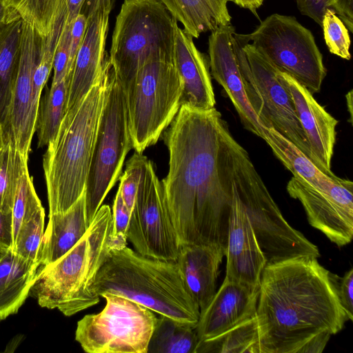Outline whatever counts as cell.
I'll list each match as a JSON object with an SVG mask.
<instances>
[{
  "mask_svg": "<svg viewBox=\"0 0 353 353\" xmlns=\"http://www.w3.org/2000/svg\"><path fill=\"white\" fill-rule=\"evenodd\" d=\"M42 207L28 170L20 178L12 209V243L23 223Z\"/></svg>",
  "mask_w": 353,
  "mask_h": 353,
  "instance_id": "cell-35",
  "label": "cell"
},
{
  "mask_svg": "<svg viewBox=\"0 0 353 353\" xmlns=\"http://www.w3.org/2000/svg\"><path fill=\"white\" fill-rule=\"evenodd\" d=\"M61 0H3L23 21L30 25L42 37L50 32Z\"/></svg>",
  "mask_w": 353,
  "mask_h": 353,
  "instance_id": "cell-33",
  "label": "cell"
},
{
  "mask_svg": "<svg viewBox=\"0 0 353 353\" xmlns=\"http://www.w3.org/2000/svg\"><path fill=\"white\" fill-rule=\"evenodd\" d=\"M198 343L195 327L158 315L148 353H194Z\"/></svg>",
  "mask_w": 353,
  "mask_h": 353,
  "instance_id": "cell-29",
  "label": "cell"
},
{
  "mask_svg": "<svg viewBox=\"0 0 353 353\" xmlns=\"http://www.w3.org/2000/svg\"><path fill=\"white\" fill-rule=\"evenodd\" d=\"M148 160L147 157L143 153L135 152L126 162L124 173L120 178L118 190L131 212L137 196L141 175Z\"/></svg>",
  "mask_w": 353,
  "mask_h": 353,
  "instance_id": "cell-37",
  "label": "cell"
},
{
  "mask_svg": "<svg viewBox=\"0 0 353 353\" xmlns=\"http://www.w3.org/2000/svg\"><path fill=\"white\" fill-rule=\"evenodd\" d=\"M89 225L85 190L66 211L48 215L38 268L49 265L67 253L83 237Z\"/></svg>",
  "mask_w": 353,
  "mask_h": 353,
  "instance_id": "cell-24",
  "label": "cell"
},
{
  "mask_svg": "<svg viewBox=\"0 0 353 353\" xmlns=\"http://www.w3.org/2000/svg\"><path fill=\"white\" fill-rule=\"evenodd\" d=\"M132 148L125 94L111 65L105 101L85 185L89 223L119 179L125 158Z\"/></svg>",
  "mask_w": 353,
  "mask_h": 353,
  "instance_id": "cell-11",
  "label": "cell"
},
{
  "mask_svg": "<svg viewBox=\"0 0 353 353\" xmlns=\"http://www.w3.org/2000/svg\"><path fill=\"white\" fill-rule=\"evenodd\" d=\"M67 8L66 23H72L75 18L82 13L85 0H65Z\"/></svg>",
  "mask_w": 353,
  "mask_h": 353,
  "instance_id": "cell-47",
  "label": "cell"
},
{
  "mask_svg": "<svg viewBox=\"0 0 353 353\" xmlns=\"http://www.w3.org/2000/svg\"><path fill=\"white\" fill-rule=\"evenodd\" d=\"M234 27L230 24L211 31L208 58L211 74L224 88L244 128L263 139V128L247 97V80L233 43Z\"/></svg>",
  "mask_w": 353,
  "mask_h": 353,
  "instance_id": "cell-15",
  "label": "cell"
},
{
  "mask_svg": "<svg viewBox=\"0 0 353 353\" xmlns=\"http://www.w3.org/2000/svg\"><path fill=\"white\" fill-rule=\"evenodd\" d=\"M111 63L106 54L99 77L74 108L68 111L43 158L49 214L70 208L85 190L105 101Z\"/></svg>",
  "mask_w": 353,
  "mask_h": 353,
  "instance_id": "cell-3",
  "label": "cell"
},
{
  "mask_svg": "<svg viewBox=\"0 0 353 353\" xmlns=\"http://www.w3.org/2000/svg\"><path fill=\"white\" fill-rule=\"evenodd\" d=\"M242 8L248 9L256 17V10L263 4L264 0H230Z\"/></svg>",
  "mask_w": 353,
  "mask_h": 353,
  "instance_id": "cell-49",
  "label": "cell"
},
{
  "mask_svg": "<svg viewBox=\"0 0 353 353\" xmlns=\"http://www.w3.org/2000/svg\"><path fill=\"white\" fill-rule=\"evenodd\" d=\"M116 0H85L82 11L88 19L97 14L110 15Z\"/></svg>",
  "mask_w": 353,
  "mask_h": 353,
  "instance_id": "cell-44",
  "label": "cell"
},
{
  "mask_svg": "<svg viewBox=\"0 0 353 353\" xmlns=\"http://www.w3.org/2000/svg\"><path fill=\"white\" fill-rule=\"evenodd\" d=\"M234 39L243 49L263 103L261 126L273 128L310 159L307 138L296 116L292 97L278 75L279 69L252 44H243Z\"/></svg>",
  "mask_w": 353,
  "mask_h": 353,
  "instance_id": "cell-14",
  "label": "cell"
},
{
  "mask_svg": "<svg viewBox=\"0 0 353 353\" xmlns=\"http://www.w3.org/2000/svg\"><path fill=\"white\" fill-rule=\"evenodd\" d=\"M183 30L193 38L219 27L232 24L230 0H159Z\"/></svg>",
  "mask_w": 353,
  "mask_h": 353,
  "instance_id": "cell-26",
  "label": "cell"
},
{
  "mask_svg": "<svg viewBox=\"0 0 353 353\" xmlns=\"http://www.w3.org/2000/svg\"><path fill=\"white\" fill-rule=\"evenodd\" d=\"M92 289L100 297L121 295L193 327L199 319V308L176 261L148 257L127 246L110 251Z\"/></svg>",
  "mask_w": 353,
  "mask_h": 353,
  "instance_id": "cell-4",
  "label": "cell"
},
{
  "mask_svg": "<svg viewBox=\"0 0 353 353\" xmlns=\"http://www.w3.org/2000/svg\"><path fill=\"white\" fill-rule=\"evenodd\" d=\"M232 153V190L248 216L266 263L320 257L318 247L284 219L248 152L235 139Z\"/></svg>",
  "mask_w": 353,
  "mask_h": 353,
  "instance_id": "cell-7",
  "label": "cell"
},
{
  "mask_svg": "<svg viewBox=\"0 0 353 353\" xmlns=\"http://www.w3.org/2000/svg\"><path fill=\"white\" fill-rule=\"evenodd\" d=\"M72 23L64 26L61 35L59 40L53 62L54 74L51 85H54L69 73L68 65L70 57V45Z\"/></svg>",
  "mask_w": 353,
  "mask_h": 353,
  "instance_id": "cell-39",
  "label": "cell"
},
{
  "mask_svg": "<svg viewBox=\"0 0 353 353\" xmlns=\"http://www.w3.org/2000/svg\"><path fill=\"white\" fill-rule=\"evenodd\" d=\"M321 26L330 52L342 59L350 60L351 42L349 30L333 10H325Z\"/></svg>",
  "mask_w": 353,
  "mask_h": 353,
  "instance_id": "cell-36",
  "label": "cell"
},
{
  "mask_svg": "<svg viewBox=\"0 0 353 353\" xmlns=\"http://www.w3.org/2000/svg\"><path fill=\"white\" fill-rule=\"evenodd\" d=\"M39 265L8 248L0 259V321L17 313L30 294Z\"/></svg>",
  "mask_w": 353,
  "mask_h": 353,
  "instance_id": "cell-25",
  "label": "cell"
},
{
  "mask_svg": "<svg viewBox=\"0 0 353 353\" xmlns=\"http://www.w3.org/2000/svg\"><path fill=\"white\" fill-rule=\"evenodd\" d=\"M1 145V130H0V146Z\"/></svg>",
  "mask_w": 353,
  "mask_h": 353,
  "instance_id": "cell-51",
  "label": "cell"
},
{
  "mask_svg": "<svg viewBox=\"0 0 353 353\" xmlns=\"http://www.w3.org/2000/svg\"><path fill=\"white\" fill-rule=\"evenodd\" d=\"M108 25L109 15L97 14L88 19L74 61L65 113L79 104L102 72Z\"/></svg>",
  "mask_w": 353,
  "mask_h": 353,
  "instance_id": "cell-21",
  "label": "cell"
},
{
  "mask_svg": "<svg viewBox=\"0 0 353 353\" xmlns=\"http://www.w3.org/2000/svg\"><path fill=\"white\" fill-rule=\"evenodd\" d=\"M23 20H15L0 32V130L11 104L19 70Z\"/></svg>",
  "mask_w": 353,
  "mask_h": 353,
  "instance_id": "cell-27",
  "label": "cell"
},
{
  "mask_svg": "<svg viewBox=\"0 0 353 353\" xmlns=\"http://www.w3.org/2000/svg\"><path fill=\"white\" fill-rule=\"evenodd\" d=\"M341 303L348 320H353V269L347 271L338 286Z\"/></svg>",
  "mask_w": 353,
  "mask_h": 353,
  "instance_id": "cell-41",
  "label": "cell"
},
{
  "mask_svg": "<svg viewBox=\"0 0 353 353\" xmlns=\"http://www.w3.org/2000/svg\"><path fill=\"white\" fill-rule=\"evenodd\" d=\"M289 195L302 204L309 223L339 247L353 237L352 192L333 194L317 190L292 177L287 185Z\"/></svg>",
  "mask_w": 353,
  "mask_h": 353,
  "instance_id": "cell-16",
  "label": "cell"
},
{
  "mask_svg": "<svg viewBox=\"0 0 353 353\" xmlns=\"http://www.w3.org/2000/svg\"><path fill=\"white\" fill-rule=\"evenodd\" d=\"M263 128V139L274 155L289 170L293 176L313 188L329 194H344L353 190L348 179H333L323 173L303 152L273 128Z\"/></svg>",
  "mask_w": 353,
  "mask_h": 353,
  "instance_id": "cell-23",
  "label": "cell"
},
{
  "mask_svg": "<svg viewBox=\"0 0 353 353\" xmlns=\"http://www.w3.org/2000/svg\"><path fill=\"white\" fill-rule=\"evenodd\" d=\"M169 170L161 181L181 246L211 245L226 250L232 204V144L215 108L181 105L164 130Z\"/></svg>",
  "mask_w": 353,
  "mask_h": 353,
  "instance_id": "cell-1",
  "label": "cell"
},
{
  "mask_svg": "<svg viewBox=\"0 0 353 353\" xmlns=\"http://www.w3.org/2000/svg\"><path fill=\"white\" fill-rule=\"evenodd\" d=\"M177 21L159 0H125L117 16L109 59L125 91L150 60L174 61Z\"/></svg>",
  "mask_w": 353,
  "mask_h": 353,
  "instance_id": "cell-6",
  "label": "cell"
},
{
  "mask_svg": "<svg viewBox=\"0 0 353 353\" xmlns=\"http://www.w3.org/2000/svg\"><path fill=\"white\" fill-rule=\"evenodd\" d=\"M44 223L45 210L42 207L23 223L10 250L23 259L39 265Z\"/></svg>",
  "mask_w": 353,
  "mask_h": 353,
  "instance_id": "cell-34",
  "label": "cell"
},
{
  "mask_svg": "<svg viewBox=\"0 0 353 353\" xmlns=\"http://www.w3.org/2000/svg\"><path fill=\"white\" fill-rule=\"evenodd\" d=\"M112 210L101 205L79 242L56 261L38 268L29 295L66 316L97 305L95 277L112 249Z\"/></svg>",
  "mask_w": 353,
  "mask_h": 353,
  "instance_id": "cell-5",
  "label": "cell"
},
{
  "mask_svg": "<svg viewBox=\"0 0 353 353\" xmlns=\"http://www.w3.org/2000/svg\"><path fill=\"white\" fill-rule=\"evenodd\" d=\"M10 248L5 247L0 244V259Z\"/></svg>",
  "mask_w": 353,
  "mask_h": 353,
  "instance_id": "cell-50",
  "label": "cell"
},
{
  "mask_svg": "<svg viewBox=\"0 0 353 353\" xmlns=\"http://www.w3.org/2000/svg\"><path fill=\"white\" fill-rule=\"evenodd\" d=\"M183 83L174 61L150 60L123 91L132 148L154 145L181 107Z\"/></svg>",
  "mask_w": 353,
  "mask_h": 353,
  "instance_id": "cell-8",
  "label": "cell"
},
{
  "mask_svg": "<svg viewBox=\"0 0 353 353\" xmlns=\"http://www.w3.org/2000/svg\"><path fill=\"white\" fill-rule=\"evenodd\" d=\"M299 12L321 26L323 16L330 0H295Z\"/></svg>",
  "mask_w": 353,
  "mask_h": 353,
  "instance_id": "cell-42",
  "label": "cell"
},
{
  "mask_svg": "<svg viewBox=\"0 0 353 353\" xmlns=\"http://www.w3.org/2000/svg\"><path fill=\"white\" fill-rule=\"evenodd\" d=\"M258 327L255 314L223 334L199 341L194 353H257Z\"/></svg>",
  "mask_w": 353,
  "mask_h": 353,
  "instance_id": "cell-30",
  "label": "cell"
},
{
  "mask_svg": "<svg viewBox=\"0 0 353 353\" xmlns=\"http://www.w3.org/2000/svg\"><path fill=\"white\" fill-rule=\"evenodd\" d=\"M259 288L252 290L224 279L214 297L200 312L195 331L199 341L213 339L256 312Z\"/></svg>",
  "mask_w": 353,
  "mask_h": 353,
  "instance_id": "cell-19",
  "label": "cell"
},
{
  "mask_svg": "<svg viewBox=\"0 0 353 353\" xmlns=\"http://www.w3.org/2000/svg\"><path fill=\"white\" fill-rule=\"evenodd\" d=\"M232 192L224 279L254 290L259 288L261 274L267 263L248 216L233 190Z\"/></svg>",
  "mask_w": 353,
  "mask_h": 353,
  "instance_id": "cell-18",
  "label": "cell"
},
{
  "mask_svg": "<svg viewBox=\"0 0 353 353\" xmlns=\"http://www.w3.org/2000/svg\"><path fill=\"white\" fill-rule=\"evenodd\" d=\"M336 278L314 257L267 264L255 312L257 353H299L321 333L339 332L348 318Z\"/></svg>",
  "mask_w": 353,
  "mask_h": 353,
  "instance_id": "cell-2",
  "label": "cell"
},
{
  "mask_svg": "<svg viewBox=\"0 0 353 353\" xmlns=\"http://www.w3.org/2000/svg\"><path fill=\"white\" fill-rule=\"evenodd\" d=\"M353 0H330L328 8L333 10L347 30L353 32Z\"/></svg>",
  "mask_w": 353,
  "mask_h": 353,
  "instance_id": "cell-43",
  "label": "cell"
},
{
  "mask_svg": "<svg viewBox=\"0 0 353 353\" xmlns=\"http://www.w3.org/2000/svg\"><path fill=\"white\" fill-rule=\"evenodd\" d=\"M88 19L83 13H80L73 21L71 27L70 57L68 70L72 72L75 58L83 41Z\"/></svg>",
  "mask_w": 353,
  "mask_h": 353,
  "instance_id": "cell-40",
  "label": "cell"
},
{
  "mask_svg": "<svg viewBox=\"0 0 353 353\" xmlns=\"http://www.w3.org/2000/svg\"><path fill=\"white\" fill-rule=\"evenodd\" d=\"M332 334L323 332L306 343L299 353H320L324 350Z\"/></svg>",
  "mask_w": 353,
  "mask_h": 353,
  "instance_id": "cell-46",
  "label": "cell"
},
{
  "mask_svg": "<svg viewBox=\"0 0 353 353\" xmlns=\"http://www.w3.org/2000/svg\"><path fill=\"white\" fill-rule=\"evenodd\" d=\"M28 157L10 144L0 146V210L12 211L19 182L28 170Z\"/></svg>",
  "mask_w": 353,
  "mask_h": 353,
  "instance_id": "cell-31",
  "label": "cell"
},
{
  "mask_svg": "<svg viewBox=\"0 0 353 353\" xmlns=\"http://www.w3.org/2000/svg\"><path fill=\"white\" fill-rule=\"evenodd\" d=\"M66 18V3L65 0H61L52 27L48 34L43 37L39 61L34 74V94L39 101L53 68L57 46L65 24Z\"/></svg>",
  "mask_w": 353,
  "mask_h": 353,
  "instance_id": "cell-32",
  "label": "cell"
},
{
  "mask_svg": "<svg viewBox=\"0 0 353 353\" xmlns=\"http://www.w3.org/2000/svg\"><path fill=\"white\" fill-rule=\"evenodd\" d=\"M131 212L118 190L112 210L110 242L112 249H121L127 246L128 231Z\"/></svg>",
  "mask_w": 353,
  "mask_h": 353,
  "instance_id": "cell-38",
  "label": "cell"
},
{
  "mask_svg": "<svg viewBox=\"0 0 353 353\" xmlns=\"http://www.w3.org/2000/svg\"><path fill=\"white\" fill-rule=\"evenodd\" d=\"M241 43L252 42L281 72L312 94L320 92L326 76L323 55L312 32L294 17L272 14L250 34H234Z\"/></svg>",
  "mask_w": 353,
  "mask_h": 353,
  "instance_id": "cell-9",
  "label": "cell"
},
{
  "mask_svg": "<svg viewBox=\"0 0 353 353\" xmlns=\"http://www.w3.org/2000/svg\"><path fill=\"white\" fill-rule=\"evenodd\" d=\"M42 39L34 28L23 21L18 74L8 114L1 130V145L10 144L26 157L35 132L39 103L34 94L33 77Z\"/></svg>",
  "mask_w": 353,
  "mask_h": 353,
  "instance_id": "cell-13",
  "label": "cell"
},
{
  "mask_svg": "<svg viewBox=\"0 0 353 353\" xmlns=\"http://www.w3.org/2000/svg\"><path fill=\"white\" fill-rule=\"evenodd\" d=\"M12 211L6 212L0 210V244L11 248L13 236Z\"/></svg>",
  "mask_w": 353,
  "mask_h": 353,
  "instance_id": "cell-45",
  "label": "cell"
},
{
  "mask_svg": "<svg viewBox=\"0 0 353 353\" xmlns=\"http://www.w3.org/2000/svg\"><path fill=\"white\" fill-rule=\"evenodd\" d=\"M128 240L135 251L148 257L176 261L179 253L180 245L163 186L149 159L141 175L131 212Z\"/></svg>",
  "mask_w": 353,
  "mask_h": 353,
  "instance_id": "cell-12",
  "label": "cell"
},
{
  "mask_svg": "<svg viewBox=\"0 0 353 353\" xmlns=\"http://www.w3.org/2000/svg\"><path fill=\"white\" fill-rule=\"evenodd\" d=\"M174 62L183 83L181 105L199 110L214 108L209 58L197 49L193 37L178 24L175 28Z\"/></svg>",
  "mask_w": 353,
  "mask_h": 353,
  "instance_id": "cell-20",
  "label": "cell"
},
{
  "mask_svg": "<svg viewBox=\"0 0 353 353\" xmlns=\"http://www.w3.org/2000/svg\"><path fill=\"white\" fill-rule=\"evenodd\" d=\"M106 303L97 314L77 323L75 340L89 353H148L157 316L125 296L107 293Z\"/></svg>",
  "mask_w": 353,
  "mask_h": 353,
  "instance_id": "cell-10",
  "label": "cell"
},
{
  "mask_svg": "<svg viewBox=\"0 0 353 353\" xmlns=\"http://www.w3.org/2000/svg\"><path fill=\"white\" fill-rule=\"evenodd\" d=\"M225 250L211 245L180 247L176 259L180 271L200 312L216 293V281Z\"/></svg>",
  "mask_w": 353,
  "mask_h": 353,
  "instance_id": "cell-22",
  "label": "cell"
},
{
  "mask_svg": "<svg viewBox=\"0 0 353 353\" xmlns=\"http://www.w3.org/2000/svg\"><path fill=\"white\" fill-rule=\"evenodd\" d=\"M72 73L59 83L45 86L37 112L35 132L39 148L47 146L57 135L65 114L66 103Z\"/></svg>",
  "mask_w": 353,
  "mask_h": 353,
  "instance_id": "cell-28",
  "label": "cell"
},
{
  "mask_svg": "<svg viewBox=\"0 0 353 353\" xmlns=\"http://www.w3.org/2000/svg\"><path fill=\"white\" fill-rule=\"evenodd\" d=\"M278 75L292 97L296 116L307 140L310 159L325 174L338 178L331 170L338 121L294 78L279 70Z\"/></svg>",
  "mask_w": 353,
  "mask_h": 353,
  "instance_id": "cell-17",
  "label": "cell"
},
{
  "mask_svg": "<svg viewBox=\"0 0 353 353\" xmlns=\"http://www.w3.org/2000/svg\"><path fill=\"white\" fill-rule=\"evenodd\" d=\"M19 19L18 14L6 6L3 0H0V32L9 23Z\"/></svg>",
  "mask_w": 353,
  "mask_h": 353,
  "instance_id": "cell-48",
  "label": "cell"
}]
</instances>
